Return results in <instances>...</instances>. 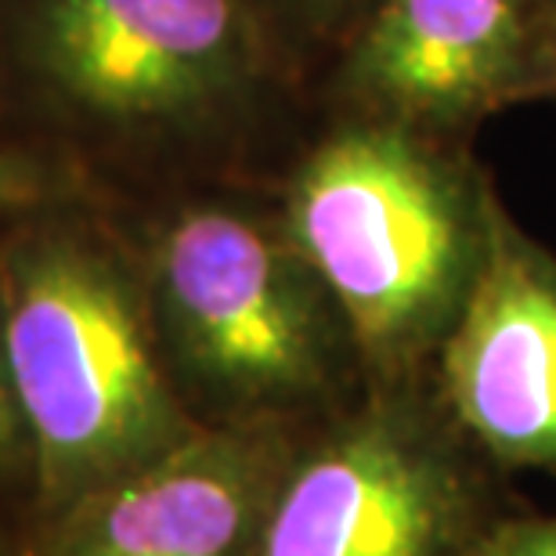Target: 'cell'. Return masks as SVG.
I'll use <instances>...</instances> for the list:
<instances>
[{"label":"cell","mask_w":556,"mask_h":556,"mask_svg":"<svg viewBox=\"0 0 556 556\" xmlns=\"http://www.w3.org/2000/svg\"><path fill=\"white\" fill-rule=\"evenodd\" d=\"M495 203L402 124L321 141L289 181L282 228L337 300L369 387L430 383L492 239Z\"/></svg>","instance_id":"2"},{"label":"cell","mask_w":556,"mask_h":556,"mask_svg":"<svg viewBox=\"0 0 556 556\" xmlns=\"http://www.w3.org/2000/svg\"><path fill=\"white\" fill-rule=\"evenodd\" d=\"M33 51L65 98L119 124L214 105L239 84L236 0H40Z\"/></svg>","instance_id":"7"},{"label":"cell","mask_w":556,"mask_h":556,"mask_svg":"<svg viewBox=\"0 0 556 556\" xmlns=\"http://www.w3.org/2000/svg\"><path fill=\"white\" fill-rule=\"evenodd\" d=\"M525 54L520 0H383L354 51V84L397 124H448L498 102Z\"/></svg>","instance_id":"8"},{"label":"cell","mask_w":556,"mask_h":556,"mask_svg":"<svg viewBox=\"0 0 556 556\" xmlns=\"http://www.w3.org/2000/svg\"><path fill=\"white\" fill-rule=\"evenodd\" d=\"M477 556H556V517L514 514L492 531Z\"/></svg>","instance_id":"9"},{"label":"cell","mask_w":556,"mask_h":556,"mask_svg":"<svg viewBox=\"0 0 556 556\" xmlns=\"http://www.w3.org/2000/svg\"><path fill=\"white\" fill-rule=\"evenodd\" d=\"M311 430H195L51 514L40 556H257L275 495Z\"/></svg>","instance_id":"5"},{"label":"cell","mask_w":556,"mask_h":556,"mask_svg":"<svg viewBox=\"0 0 556 556\" xmlns=\"http://www.w3.org/2000/svg\"><path fill=\"white\" fill-rule=\"evenodd\" d=\"M0 348L48 514L203 430L163 358L152 307L80 236L43 231L4 253Z\"/></svg>","instance_id":"1"},{"label":"cell","mask_w":556,"mask_h":556,"mask_svg":"<svg viewBox=\"0 0 556 556\" xmlns=\"http://www.w3.org/2000/svg\"><path fill=\"white\" fill-rule=\"evenodd\" d=\"M48 195V170L26 155L0 152V210H22Z\"/></svg>","instance_id":"10"},{"label":"cell","mask_w":556,"mask_h":556,"mask_svg":"<svg viewBox=\"0 0 556 556\" xmlns=\"http://www.w3.org/2000/svg\"><path fill=\"white\" fill-rule=\"evenodd\" d=\"M509 517L430 383L369 387L300 444L257 556H477Z\"/></svg>","instance_id":"4"},{"label":"cell","mask_w":556,"mask_h":556,"mask_svg":"<svg viewBox=\"0 0 556 556\" xmlns=\"http://www.w3.org/2000/svg\"><path fill=\"white\" fill-rule=\"evenodd\" d=\"M430 387L498 473L556 477V257L495 206L481 275Z\"/></svg>","instance_id":"6"},{"label":"cell","mask_w":556,"mask_h":556,"mask_svg":"<svg viewBox=\"0 0 556 556\" xmlns=\"http://www.w3.org/2000/svg\"><path fill=\"white\" fill-rule=\"evenodd\" d=\"M18 463H29V441H26V427H22L15 391H11L4 348H0V473L15 470Z\"/></svg>","instance_id":"11"},{"label":"cell","mask_w":556,"mask_h":556,"mask_svg":"<svg viewBox=\"0 0 556 556\" xmlns=\"http://www.w3.org/2000/svg\"><path fill=\"white\" fill-rule=\"evenodd\" d=\"M315 4H332V0H315Z\"/></svg>","instance_id":"12"},{"label":"cell","mask_w":556,"mask_h":556,"mask_svg":"<svg viewBox=\"0 0 556 556\" xmlns=\"http://www.w3.org/2000/svg\"><path fill=\"white\" fill-rule=\"evenodd\" d=\"M163 358L203 427H318L369 391L337 300L282 220L236 206H185L149 257Z\"/></svg>","instance_id":"3"}]
</instances>
